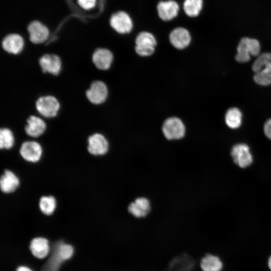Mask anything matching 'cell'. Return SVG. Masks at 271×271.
<instances>
[{
	"label": "cell",
	"mask_w": 271,
	"mask_h": 271,
	"mask_svg": "<svg viewBox=\"0 0 271 271\" xmlns=\"http://www.w3.org/2000/svg\"><path fill=\"white\" fill-rule=\"evenodd\" d=\"M49 257L41 266L40 271H59L63 264L74 255V246L62 239L50 242Z\"/></svg>",
	"instance_id": "1"
},
{
	"label": "cell",
	"mask_w": 271,
	"mask_h": 271,
	"mask_svg": "<svg viewBox=\"0 0 271 271\" xmlns=\"http://www.w3.org/2000/svg\"><path fill=\"white\" fill-rule=\"evenodd\" d=\"M254 80L258 84H271V53H264L258 56L252 66Z\"/></svg>",
	"instance_id": "2"
},
{
	"label": "cell",
	"mask_w": 271,
	"mask_h": 271,
	"mask_svg": "<svg viewBox=\"0 0 271 271\" xmlns=\"http://www.w3.org/2000/svg\"><path fill=\"white\" fill-rule=\"evenodd\" d=\"M162 132L168 141H179L183 139L186 129L184 122L177 116L166 118L162 125Z\"/></svg>",
	"instance_id": "3"
},
{
	"label": "cell",
	"mask_w": 271,
	"mask_h": 271,
	"mask_svg": "<svg viewBox=\"0 0 271 271\" xmlns=\"http://www.w3.org/2000/svg\"><path fill=\"white\" fill-rule=\"evenodd\" d=\"M36 108L39 116L45 119H50L57 115L60 108V104L55 96L44 95L37 100Z\"/></svg>",
	"instance_id": "4"
},
{
	"label": "cell",
	"mask_w": 271,
	"mask_h": 271,
	"mask_svg": "<svg viewBox=\"0 0 271 271\" xmlns=\"http://www.w3.org/2000/svg\"><path fill=\"white\" fill-rule=\"evenodd\" d=\"M260 50V46L258 40L243 37L238 45L235 59L239 62H247L250 60L251 56H258Z\"/></svg>",
	"instance_id": "5"
},
{
	"label": "cell",
	"mask_w": 271,
	"mask_h": 271,
	"mask_svg": "<svg viewBox=\"0 0 271 271\" xmlns=\"http://www.w3.org/2000/svg\"><path fill=\"white\" fill-rule=\"evenodd\" d=\"M134 50L141 57L152 55L157 44L154 35L148 31H142L137 36L135 39Z\"/></svg>",
	"instance_id": "6"
},
{
	"label": "cell",
	"mask_w": 271,
	"mask_h": 271,
	"mask_svg": "<svg viewBox=\"0 0 271 271\" xmlns=\"http://www.w3.org/2000/svg\"><path fill=\"white\" fill-rule=\"evenodd\" d=\"M109 24L113 31L122 35L130 33L133 27L131 17L124 11L113 13L109 18Z\"/></svg>",
	"instance_id": "7"
},
{
	"label": "cell",
	"mask_w": 271,
	"mask_h": 271,
	"mask_svg": "<svg viewBox=\"0 0 271 271\" xmlns=\"http://www.w3.org/2000/svg\"><path fill=\"white\" fill-rule=\"evenodd\" d=\"M109 94L107 84L99 80L93 81L85 92L88 100L96 105L104 103L109 97Z\"/></svg>",
	"instance_id": "8"
},
{
	"label": "cell",
	"mask_w": 271,
	"mask_h": 271,
	"mask_svg": "<svg viewBox=\"0 0 271 271\" xmlns=\"http://www.w3.org/2000/svg\"><path fill=\"white\" fill-rule=\"evenodd\" d=\"M152 210L150 200L146 197L139 196L130 202L127 211L131 216L137 219H142L150 215Z\"/></svg>",
	"instance_id": "9"
},
{
	"label": "cell",
	"mask_w": 271,
	"mask_h": 271,
	"mask_svg": "<svg viewBox=\"0 0 271 271\" xmlns=\"http://www.w3.org/2000/svg\"><path fill=\"white\" fill-rule=\"evenodd\" d=\"M27 31L29 40L35 45L45 43L50 36V32L48 28L37 20L33 21L29 24Z\"/></svg>",
	"instance_id": "10"
},
{
	"label": "cell",
	"mask_w": 271,
	"mask_h": 271,
	"mask_svg": "<svg viewBox=\"0 0 271 271\" xmlns=\"http://www.w3.org/2000/svg\"><path fill=\"white\" fill-rule=\"evenodd\" d=\"M114 61L112 51L108 48H97L92 55V61L95 67L100 71L109 70Z\"/></svg>",
	"instance_id": "11"
},
{
	"label": "cell",
	"mask_w": 271,
	"mask_h": 271,
	"mask_svg": "<svg viewBox=\"0 0 271 271\" xmlns=\"http://www.w3.org/2000/svg\"><path fill=\"white\" fill-rule=\"evenodd\" d=\"M42 71L52 75H59L62 69V63L60 57L55 54H45L39 59Z\"/></svg>",
	"instance_id": "12"
},
{
	"label": "cell",
	"mask_w": 271,
	"mask_h": 271,
	"mask_svg": "<svg viewBox=\"0 0 271 271\" xmlns=\"http://www.w3.org/2000/svg\"><path fill=\"white\" fill-rule=\"evenodd\" d=\"M87 150L94 156H103L109 150V142L106 138L102 133L95 132L88 138Z\"/></svg>",
	"instance_id": "13"
},
{
	"label": "cell",
	"mask_w": 271,
	"mask_h": 271,
	"mask_svg": "<svg viewBox=\"0 0 271 271\" xmlns=\"http://www.w3.org/2000/svg\"><path fill=\"white\" fill-rule=\"evenodd\" d=\"M25 45L24 38L17 33L6 35L1 42L2 49L7 53L14 55L20 54L23 51Z\"/></svg>",
	"instance_id": "14"
},
{
	"label": "cell",
	"mask_w": 271,
	"mask_h": 271,
	"mask_svg": "<svg viewBox=\"0 0 271 271\" xmlns=\"http://www.w3.org/2000/svg\"><path fill=\"white\" fill-rule=\"evenodd\" d=\"M231 155L234 163L241 168L248 167L252 163L253 158L249 148L245 144L234 145L232 148Z\"/></svg>",
	"instance_id": "15"
},
{
	"label": "cell",
	"mask_w": 271,
	"mask_h": 271,
	"mask_svg": "<svg viewBox=\"0 0 271 271\" xmlns=\"http://www.w3.org/2000/svg\"><path fill=\"white\" fill-rule=\"evenodd\" d=\"M180 6L174 0L160 1L157 5L159 17L163 21L168 22L175 18L178 15Z\"/></svg>",
	"instance_id": "16"
},
{
	"label": "cell",
	"mask_w": 271,
	"mask_h": 271,
	"mask_svg": "<svg viewBox=\"0 0 271 271\" xmlns=\"http://www.w3.org/2000/svg\"><path fill=\"white\" fill-rule=\"evenodd\" d=\"M47 123L43 118L36 115H30L26 120L24 130L27 135L32 138H38L47 129Z\"/></svg>",
	"instance_id": "17"
},
{
	"label": "cell",
	"mask_w": 271,
	"mask_h": 271,
	"mask_svg": "<svg viewBox=\"0 0 271 271\" xmlns=\"http://www.w3.org/2000/svg\"><path fill=\"white\" fill-rule=\"evenodd\" d=\"M29 248L34 257L38 259H44L50 253L49 240L47 238L43 236L35 237L30 241Z\"/></svg>",
	"instance_id": "18"
},
{
	"label": "cell",
	"mask_w": 271,
	"mask_h": 271,
	"mask_svg": "<svg viewBox=\"0 0 271 271\" xmlns=\"http://www.w3.org/2000/svg\"><path fill=\"white\" fill-rule=\"evenodd\" d=\"M169 38L171 45L178 50L186 48L191 42V36L189 31L181 27L174 29L170 32Z\"/></svg>",
	"instance_id": "19"
},
{
	"label": "cell",
	"mask_w": 271,
	"mask_h": 271,
	"mask_svg": "<svg viewBox=\"0 0 271 271\" xmlns=\"http://www.w3.org/2000/svg\"><path fill=\"white\" fill-rule=\"evenodd\" d=\"M20 154L26 161L36 163L42 156V149L40 144L37 142L26 141L21 145Z\"/></svg>",
	"instance_id": "20"
},
{
	"label": "cell",
	"mask_w": 271,
	"mask_h": 271,
	"mask_svg": "<svg viewBox=\"0 0 271 271\" xmlns=\"http://www.w3.org/2000/svg\"><path fill=\"white\" fill-rule=\"evenodd\" d=\"M199 265L201 271H221L223 267L220 258L211 252L202 256Z\"/></svg>",
	"instance_id": "21"
},
{
	"label": "cell",
	"mask_w": 271,
	"mask_h": 271,
	"mask_svg": "<svg viewBox=\"0 0 271 271\" xmlns=\"http://www.w3.org/2000/svg\"><path fill=\"white\" fill-rule=\"evenodd\" d=\"M19 184L18 177L10 170H5L0 179L1 191L5 193H12L19 187Z\"/></svg>",
	"instance_id": "22"
},
{
	"label": "cell",
	"mask_w": 271,
	"mask_h": 271,
	"mask_svg": "<svg viewBox=\"0 0 271 271\" xmlns=\"http://www.w3.org/2000/svg\"><path fill=\"white\" fill-rule=\"evenodd\" d=\"M203 6V0H184L183 9L187 16L194 18L200 15Z\"/></svg>",
	"instance_id": "23"
},
{
	"label": "cell",
	"mask_w": 271,
	"mask_h": 271,
	"mask_svg": "<svg viewBox=\"0 0 271 271\" xmlns=\"http://www.w3.org/2000/svg\"><path fill=\"white\" fill-rule=\"evenodd\" d=\"M225 122L231 128L236 129L241 124L242 113L236 107L229 108L226 112L225 116Z\"/></svg>",
	"instance_id": "24"
},
{
	"label": "cell",
	"mask_w": 271,
	"mask_h": 271,
	"mask_svg": "<svg viewBox=\"0 0 271 271\" xmlns=\"http://www.w3.org/2000/svg\"><path fill=\"white\" fill-rule=\"evenodd\" d=\"M41 211L46 215H51L55 211L56 201L52 196H44L41 197L39 203Z\"/></svg>",
	"instance_id": "25"
},
{
	"label": "cell",
	"mask_w": 271,
	"mask_h": 271,
	"mask_svg": "<svg viewBox=\"0 0 271 271\" xmlns=\"http://www.w3.org/2000/svg\"><path fill=\"white\" fill-rule=\"evenodd\" d=\"M15 138L12 130L9 127H3L0 129V148L9 150L14 144Z\"/></svg>",
	"instance_id": "26"
},
{
	"label": "cell",
	"mask_w": 271,
	"mask_h": 271,
	"mask_svg": "<svg viewBox=\"0 0 271 271\" xmlns=\"http://www.w3.org/2000/svg\"><path fill=\"white\" fill-rule=\"evenodd\" d=\"M76 2L82 9L88 11L95 7L97 0H76Z\"/></svg>",
	"instance_id": "27"
},
{
	"label": "cell",
	"mask_w": 271,
	"mask_h": 271,
	"mask_svg": "<svg viewBox=\"0 0 271 271\" xmlns=\"http://www.w3.org/2000/svg\"><path fill=\"white\" fill-rule=\"evenodd\" d=\"M263 130L266 137L271 140V118L265 122Z\"/></svg>",
	"instance_id": "28"
},
{
	"label": "cell",
	"mask_w": 271,
	"mask_h": 271,
	"mask_svg": "<svg viewBox=\"0 0 271 271\" xmlns=\"http://www.w3.org/2000/svg\"><path fill=\"white\" fill-rule=\"evenodd\" d=\"M16 271H34L31 267L25 265H21L17 266Z\"/></svg>",
	"instance_id": "29"
},
{
	"label": "cell",
	"mask_w": 271,
	"mask_h": 271,
	"mask_svg": "<svg viewBox=\"0 0 271 271\" xmlns=\"http://www.w3.org/2000/svg\"><path fill=\"white\" fill-rule=\"evenodd\" d=\"M267 264L269 269L271 270V255L269 256L267 259Z\"/></svg>",
	"instance_id": "30"
}]
</instances>
